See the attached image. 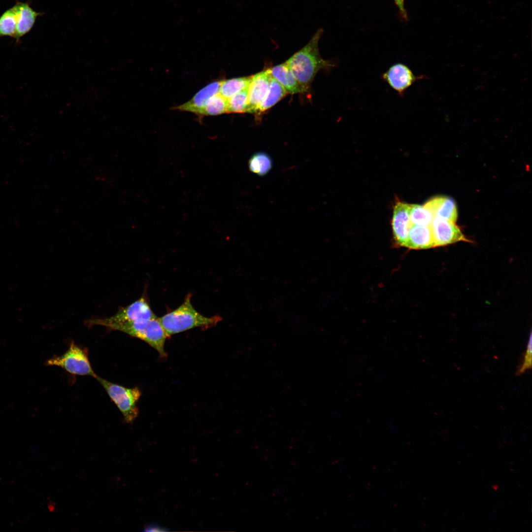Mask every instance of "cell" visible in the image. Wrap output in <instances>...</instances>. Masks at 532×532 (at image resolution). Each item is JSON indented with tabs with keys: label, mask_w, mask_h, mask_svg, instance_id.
Here are the masks:
<instances>
[{
	"label": "cell",
	"mask_w": 532,
	"mask_h": 532,
	"mask_svg": "<svg viewBox=\"0 0 532 532\" xmlns=\"http://www.w3.org/2000/svg\"><path fill=\"white\" fill-rule=\"evenodd\" d=\"M322 33V29L317 31L303 47L285 62L305 92L309 90L320 70L334 66L333 63L323 59L320 54L318 43Z\"/></svg>",
	"instance_id": "obj_1"
},
{
	"label": "cell",
	"mask_w": 532,
	"mask_h": 532,
	"mask_svg": "<svg viewBox=\"0 0 532 532\" xmlns=\"http://www.w3.org/2000/svg\"><path fill=\"white\" fill-rule=\"evenodd\" d=\"M191 296L189 294L179 306L159 318L168 337L195 328L207 329L220 321L219 316L207 317L197 311L191 303Z\"/></svg>",
	"instance_id": "obj_2"
},
{
	"label": "cell",
	"mask_w": 532,
	"mask_h": 532,
	"mask_svg": "<svg viewBox=\"0 0 532 532\" xmlns=\"http://www.w3.org/2000/svg\"><path fill=\"white\" fill-rule=\"evenodd\" d=\"M104 327L140 339L156 350L162 357L166 355L164 347L168 337L158 317L147 320L110 323Z\"/></svg>",
	"instance_id": "obj_3"
},
{
	"label": "cell",
	"mask_w": 532,
	"mask_h": 532,
	"mask_svg": "<svg viewBox=\"0 0 532 532\" xmlns=\"http://www.w3.org/2000/svg\"><path fill=\"white\" fill-rule=\"evenodd\" d=\"M95 378L120 411L125 422L128 423L133 422L138 415L137 403L141 394L139 389L137 387H125L98 376Z\"/></svg>",
	"instance_id": "obj_4"
},
{
	"label": "cell",
	"mask_w": 532,
	"mask_h": 532,
	"mask_svg": "<svg viewBox=\"0 0 532 532\" xmlns=\"http://www.w3.org/2000/svg\"><path fill=\"white\" fill-rule=\"evenodd\" d=\"M48 366L61 367L73 375L98 376L94 372L88 358L87 350L71 342L68 349L60 356H55L46 362Z\"/></svg>",
	"instance_id": "obj_5"
},
{
	"label": "cell",
	"mask_w": 532,
	"mask_h": 532,
	"mask_svg": "<svg viewBox=\"0 0 532 532\" xmlns=\"http://www.w3.org/2000/svg\"><path fill=\"white\" fill-rule=\"evenodd\" d=\"M156 318L157 317L151 309L146 296H143L129 305L120 308L113 316L91 319L87 321V324L104 326L110 323L143 321Z\"/></svg>",
	"instance_id": "obj_6"
},
{
	"label": "cell",
	"mask_w": 532,
	"mask_h": 532,
	"mask_svg": "<svg viewBox=\"0 0 532 532\" xmlns=\"http://www.w3.org/2000/svg\"><path fill=\"white\" fill-rule=\"evenodd\" d=\"M430 226L434 247L462 241L468 242L460 228L454 222L433 217Z\"/></svg>",
	"instance_id": "obj_7"
},
{
	"label": "cell",
	"mask_w": 532,
	"mask_h": 532,
	"mask_svg": "<svg viewBox=\"0 0 532 532\" xmlns=\"http://www.w3.org/2000/svg\"><path fill=\"white\" fill-rule=\"evenodd\" d=\"M422 78L416 76L408 66L399 63L390 66L382 74V79L400 96Z\"/></svg>",
	"instance_id": "obj_8"
},
{
	"label": "cell",
	"mask_w": 532,
	"mask_h": 532,
	"mask_svg": "<svg viewBox=\"0 0 532 532\" xmlns=\"http://www.w3.org/2000/svg\"><path fill=\"white\" fill-rule=\"evenodd\" d=\"M410 204L398 200L393 210L392 226L394 240L398 245L405 246L412 224L410 220Z\"/></svg>",
	"instance_id": "obj_9"
},
{
	"label": "cell",
	"mask_w": 532,
	"mask_h": 532,
	"mask_svg": "<svg viewBox=\"0 0 532 532\" xmlns=\"http://www.w3.org/2000/svg\"><path fill=\"white\" fill-rule=\"evenodd\" d=\"M272 78L268 68L252 75L249 87L248 112L253 113L266 96Z\"/></svg>",
	"instance_id": "obj_10"
},
{
	"label": "cell",
	"mask_w": 532,
	"mask_h": 532,
	"mask_svg": "<svg viewBox=\"0 0 532 532\" xmlns=\"http://www.w3.org/2000/svg\"><path fill=\"white\" fill-rule=\"evenodd\" d=\"M13 7L16 12L17 22L14 38L18 42L22 36L31 31L37 18L43 13L33 10L28 2L17 1Z\"/></svg>",
	"instance_id": "obj_11"
},
{
	"label": "cell",
	"mask_w": 532,
	"mask_h": 532,
	"mask_svg": "<svg viewBox=\"0 0 532 532\" xmlns=\"http://www.w3.org/2000/svg\"><path fill=\"white\" fill-rule=\"evenodd\" d=\"M221 83V80L211 82L200 90L189 101L173 109L200 115L206 101L210 97L219 92Z\"/></svg>",
	"instance_id": "obj_12"
},
{
	"label": "cell",
	"mask_w": 532,
	"mask_h": 532,
	"mask_svg": "<svg viewBox=\"0 0 532 532\" xmlns=\"http://www.w3.org/2000/svg\"><path fill=\"white\" fill-rule=\"evenodd\" d=\"M424 205L434 217L456 223L458 217L457 209L453 199L445 197H437L430 199Z\"/></svg>",
	"instance_id": "obj_13"
},
{
	"label": "cell",
	"mask_w": 532,
	"mask_h": 532,
	"mask_svg": "<svg viewBox=\"0 0 532 532\" xmlns=\"http://www.w3.org/2000/svg\"><path fill=\"white\" fill-rule=\"evenodd\" d=\"M405 247L412 249H426L434 247L430 226L412 224Z\"/></svg>",
	"instance_id": "obj_14"
},
{
	"label": "cell",
	"mask_w": 532,
	"mask_h": 532,
	"mask_svg": "<svg viewBox=\"0 0 532 532\" xmlns=\"http://www.w3.org/2000/svg\"><path fill=\"white\" fill-rule=\"evenodd\" d=\"M269 69L272 77L283 87L287 94L306 92L285 62Z\"/></svg>",
	"instance_id": "obj_15"
},
{
	"label": "cell",
	"mask_w": 532,
	"mask_h": 532,
	"mask_svg": "<svg viewBox=\"0 0 532 532\" xmlns=\"http://www.w3.org/2000/svg\"><path fill=\"white\" fill-rule=\"evenodd\" d=\"M287 94L283 87L272 77L268 90L253 113L260 115L276 104Z\"/></svg>",
	"instance_id": "obj_16"
},
{
	"label": "cell",
	"mask_w": 532,
	"mask_h": 532,
	"mask_svg": "<svg viewBox=\"0 0 532 532\" xmlns=\"http://www.w3.org/2000/svg\"><path fill=\"white\" fill-rule=\"evenodd\" d=\"M251 76L234 78L221 80L219 93L226 99L248 86Z\"/></svg>",
	"instance_id": "obj_17"
},
{
	"label": "cell",
	"mask_w": 532,
	"mask_h": 532,
	"mask_svg": "<svg viewBox=\"0 0 532 532\" xmlns=\"http://www.w3.org/2000/svg\"><path fill=\"white\" fill-rule=\"evenodd\" d=\"M272 166L271 157L265 152H260L254 154L248 161L249 170L259 176H264L268 173Z\"/></svg>",
	"instance_id": "obj_18"
},
{
	"label": "cell",
	"mask_w": 532,
	"mask_h": 532,
	"mask_svg": "<svg viewBox=\"0 0 532 532\" xmlns=\"http://www.w3.org/2000/svg\"><path fill=\"white\" fill-rule=\"evenodd\" d=\"M249 85L228 99L226 113L248 112Z\"/></svg>",
	"instance_id": "obj_19"
},
{
	"label": "cell",
	"mask_w": 532,
	"mask_h": 532,
	"mask_svg": "<svg viewBox=\"0 0 532 532\" xmlns=\"http://www.w3.org/2000/svg\"><path fill=\"white\" fill-rule=\"evenodd\" d=\"M16 15L13 6L0 15V37L15 38L16 33Z\"/></svg>",
	"instance_id": "obj_20"
},
{
	"label": "cell",
	"mask_w": 532,
	"mask_h": 532,
	"mask_svg": "<svg viewBox=\"0 0 532 532\" xmlns=\"http://www.w3.org/2000/svg\"><path fill=\"white\" fill-rule=\"evenodd\" d=\"M228 100L219 92L206 101L200 115L214 116L226 113Z\"/></svg>",
	"instance_id": "obj_21"
},
{
	"label": "cell",
	"mask_w": 532,
	"mask_h": 532,
	"mask_svg": "<svg viewBox=\"0 0 532 532\" xmlns=\"http://www.w3.org/2000/svg\"><path fill=\"white\" fill-rule=\"evenodd\" d=\"M409 215L412 225L430 226L434 217L424 205L420 204H410Z\"/></svg>",
	"instance_id": "obj_22"
},
{
	"label": "cell",
	"mask_w": 532,
	"mask_h": 532,
	"mask_svg": "<svg viewBox=\"0 0 532 532\" xmlns=\"http://www.w3.org/2000/svg\"><path fill=\"white\" fill-rule=\"evenodd\" d=\"M532 366V339L531 335L528 344L527 350L524 356V361L517 371V374H522L527 370L531 368Z\"/></svg>",
	"instance_id": "obj_23"
},
{
	"label": "cell",
	"mask_w": 532,
	"mask_h": 532,
	"mask_svg": "<svg viewBox=\"0 0 532 532\" xmlns=\"http://www.w3.org/2000/svg\"><path fill=\"white\" fill-rule=\"evenodd\" d=\"M403 18H407V14L404 6V0H394Z\"/></svg>",
	"instance_id": "obj_24"
},
{
	"label": "cell",
	"mask_w": 532,
	"mask_h": 532,
	"mask_svg": "<svg viewBox=\"0 0 532 532\" xmlns=\"http://www.w3.org/2000/svg\"><path fill=\"white\" fill-rule=\"evenodd\" d=\"M166 530H163L162 528L156 525L151 524L145 526L144 531L145 532H155V531H165Z\"/></svg>",
	"instance_id": "obj_25"
}]
</instances>
